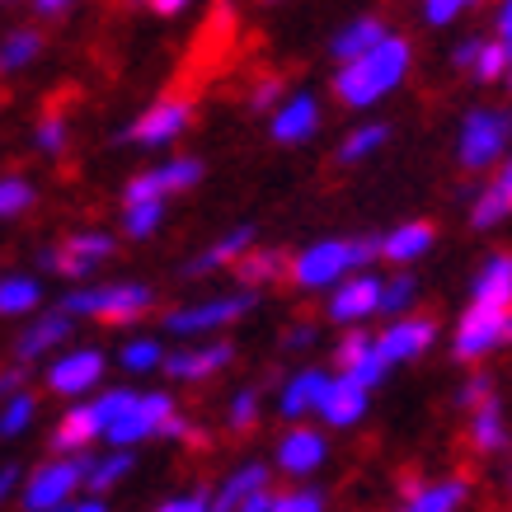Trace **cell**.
Listing matches in <instances>:
<instances>
[{
	"mask_svg": "<svg viewBox=\"0 0 512 512\" xmlns=\"http://www.w3.org/2000/svg\"><path fill=\"white\" fill-rule=\"evenodd\" d=\"M409 66H414V43L404 33H390L376 52L334 71V99L343 109H372L409 80Z\"/></svg>",
	"mask_w": 512,
	"mask_h": 512,
	"instance_id": "1",
	"label": "cell"
},
{
	"mask_svg": "<svg viewBox=\"0 0 512 512\" xmlns=\"http://www.w3.org/2000/svg\"><path fill=\"white\" fill-rule=\"evenodd\" d=\"M381 259V240L372 235H329V240H311L292 254V287L296 292H334L343 278L367 273V264Z\"/></svg>",
	"mask_w": 512,
	"mask_h": 512,
	"instance_id": "2",
	"label": "cell"
},
{
	"mask_svg": "<svg viewBox=\"0 0 512 512\" xmlns=\"http://www.w3.org/2000/svg\"><path fill=\"white\" fill-rule=\"evenodd\" d=\"M57 311L71 320H99V325H137L141 315L156 311V287L146 282H94V287H71L57 301Z\"/></svg>",
	"mask_w": 512,
	"mask_h": 512,
	"instance_id": "3",
	"label": "cell"
},
{
	"mask_svg": "<svg viewBox=\"0 0 512 512\" xmlns=\"http://www.w3.org/2000/svg\"><path fill=\"white\" fill-rule=\"evenodd\" d=\"M456 160L466 174H484L498 160H512V109H489V104L466 109L456 132Z\"/></svg>",
	"mask_w": 512,
	"mask_h": 512,
	"instance_id": "4",
	"label": "cell"
},
{
	"mask_svg": "<svg viewBox=\"0 0 512 512\" xmlns=\"http://www.w3.org/2000/svg\"><path fill=\"white\" fill-rule=\"evenodd\" d=\"M80 489H85V456H47L43 466L24 475L19 503L24 512H66L80 503Z\"/></svg>",
	"mask_w": 512,
	"mask_h": 512,
	"instance_id": "5",
	"label": "cell"
},
{
	"mask_svg": "<svg viewBox=\"0 0 512 512\" xmlns=\"http://www.w3.org/2000/svg\"><path fill=\"white\" fill-rule=\"evenodd\" d=\"M503 343H512V311L470 301L461 320H456V334H451V357L456 362H480Z\"/></svg>",
	"mask_w": 512,
	"mask_h": 512,
	"instance_id": "6",
	"label": "cell"
},
{
	"mask_svg": "<svg viewBox=\"0 0 512 512\" xmlns=\"http://www.w3.org/2000/svg\"><path fill=\"white\" fill-rule=\"evenodd\" d=\"M259 306V292H221V296H207V301H193V306H179V311L165 315V329L170 334H217V329L235 325L240 315H249Z\"/></svg>",
	"mask_w": 512,
	"mask_h": 512,
	"instance_id": "7",
	"label": "cell"
},
{
	"mask_svg": "<svg viewBox=\"0 0 512 512\" xmlns=\"http://www.w3.org/2000/svg\"><path fill=\"white\" fill-rule=\"evenodd\" d=\"M113 249H118V240L109 231H76L57 249H43V268H52L66 282H85L99 264H109Z\"/></svg>",
	"mask_w": 512,
	"mask_h": 512,
	"instance_id": "8",
	"label": "cell"
},
{
	"mask_svg": "<svg viewBox=\"0 0 512 512\" xmlns=\"http://www.w3.org/2000/svg\"><path fill=\"white\" fill-rule=\"evenodd\" d=\"M104 353L99 348H66V353L47 357L43 367V386L52 395H62V400H80V395H90V390L104 386Z\"/></svg>",
	"mask_w": 512,
	"mask_h": 512,
	"instance_id": "9",
	"label": "cell"
},
{
	"mask_svg": "<svg viewBox=\"0 0 512 512\" xmlns=\"http://www.w3.org/2000/svg\"><path fill=\"white\" fill-rule=\"evenodd\" d=\"M202 184V160L193 156H174L165 165H151L127 179L123 202H170L174 193H188V188Z\"/></svg>",
	"mask_w": 512,
	"mask_h": 512,
	"instance_id": "10",
	"label": "cell"
},
{
	"mask_svg": "<svg viewBox=\"0 0 512 512\" xmlns=\"http://www.w3.org/2000/svg\"><path fill=\"white\" fill-rule=\"evenodd\" d=\"M381 296H386V278L353 273V278H343L339 287L325 296V315L343 329H362L372 315H381Z\"/></svg>",
	"mask_w": 512,
	"mask_h": 512,
	"instance_id": "11",
	"label": "cell"
},
{
	"mask_svg": "<svg viewBox=\"0 0 512 512\" xmlns=\"http://www.w3.org/2000/svg\"><path fill=\"white\" fill-rule=\"evenodd\" d=\"M174 414H179V404H174L170 390H141L137 404H132V414L109 433V447L132 451V447H141V442H151V437H165Z\"/></svg>",
	"mask_w": 512,
	"mask_h": 512,
	"instance_id": "12",
	"label": "cell"
},
{
	"mask_svg": "<svg viewBox=\"0 0 512 512\" xmlns=\"http://www.w3.org/2000/svg\"><path fill=\"white\" fill-rule=\"evenodd\" d=\"M188 127H193V104H188L184 94H165L151 109L137 113V123L127 127V137L137 141V146H170V141L184 137Z\"/></svg>",
	"mask_w": 512,
	"mask_h": 512,
	"instance_id": "13",
	"label": "cell"
},
{
	"mask_svg": "<svg viewBox=\"0 0 512 512\" xmlns=\"http://www.w3.org/2000/svg\"><path fill=\"white\" fill-rule=\"evenodd\" d=\"M334 372L353 376V381H362L367 390H376L381 376L390 372V362L381 357L376 334H367V329H343V339L334 343Z\"/></svg>",
	"mask_w": 512,
	"mask_h": 512,
	"instance_id": "14",
	"label": "cell"
},
{
	"mask_svg": "<svg viewBox=\"0 0 512 512\" xmlns=\"http://www.w3.org/2000/svg\"><path fill=\"white\" fill-rule=\"evenodd\" d=\"M94 442H109V428L99 419L94 400L66 404L62 419L52 423V451H57V456H90Z\"/></svg>",
	"mask_w": 512,
	"mask_h": 512,
	"instance_id": "15",
	"label": "cell"
},
{
	"mask_svg": "<svg viewBox=\"0 0 512 512\" xmlns=\"http://www.w3.org/2000/svg\"><path fill=\"white\" fill-rule=\"evenodd\" d=\"M325 456H329V437L320 428H311V423H292L278 437V451H273L282 475H315L325 466Z\"/></svg>",
	"mask_w": 512,
	"mask_h": 512,
	"instance_id": "16",
	"label": "cell"
},
{
	"mask_svg": "<svg viewBox=\"0 0 512 512\" xmlns=\"http://www.w3.org/2000/svg\"><path fill=\"white\" fill-rule=\"evenodd\" d=\"M329 381H334V372H325V367H301V372H292L278 390V414L287 423H301V419H311V414H320V404H325V395H329Z\"/></svg>",
	"mask_w": 512,
	"mask_h": 512,
	"instance_id": "17",
	"label": "cell"
},
{
	"mask_svg": "<svg viewBox=\"0 0 512 512\" xmlns=\"http://www.w3.org/2000/svg\"><path fill=\"white\" fill-rule=\"evenodd\" d=\"M235 348L226 339H212V343H193V348H179V353L165 357V376L170 381H184V386H198L207 376H217L231 367Z\"/></svg>",
	"mask_w": 512,
	"mask_h": 512,
	"instance_id": "18",
	"label": "cell"
},
{
	"mask_svg": "<svg viewBox=\"0 0 512 512\" xmlns=\"http://www.w3.org/2000/svg\"><path fill=\"white\" fill-rule=\"evenodd\" d=\"M470 498L466 475H442V480H409L395 512H461Z\"/></svg>",
	"mask_w": 512,
	"mask_h": 512,
	"instance_id": "19",
	"label": "cell"
},
{
	"mask_svg": "<svg viewBox=\"0 0 512 512\" xmlns=\"http://www.w3.org/2000/svg\"><path fill=\"white\" fill-rule=\"evenodd\" d=\"M376 343H381V357H386L390 367L395 362H414V357H423L437 343V325L428 315H404V320H390L376 334Z\"/></svg>",
	"mask_w": 512,
	"mask_h": 512,
	"instance_id": "20",
	"label": "cell"
},
{
	"mask_svg": "<svg viewBox=\"0 0 512 512\" xmlns=\"http://www.w3.org/2000/svg\"><path fill=\"white\" fill-rule=\"evenodd\" d=\"M320 132V104H315V94H287L278 104V113H268V137L278 141V146H301V141H311Z\"/></svg>",
	"mask_w": 512,
	"mask_h": 512,
	"instance_id": "21",
	"label": "cell"
},
{
	"mask_svg": "<svg viewBox=\"0 0 512 512\" xmlns=\"http://www.w3.org/2000/svg\"><path fill=\"white\" fill-rule=\"evenodd\" d=\"M71 339V315L66 311H52V315H38L33 325H24L15 334V362L19 367H33L43 357H57V348Z\"/></svg>",
	"mask_w": 512,
	"mask_h": 512,
	"instance_id": "22",
	"label": "cell"
},
{
	"mask_svg": "<svg viewBox=\"0 0 512 512\" xmlns=\"http://www.w3.org/2000/svg\"><path fill=\"white\" fill-rule=\"evenodd\" d=\"M367 409H372V390L353 381V376H339L329 381V395L320 404V423L325 428H357V423L367 419Z\"/></svg>",
	"mask_w": 512,
	"mask_h": 512,
	"instance_id": "23",
	"label": "cell"
},
{
	"mask_svg": "<svg viewBox=\"0 0 512 512\" xmlns=\"http://www.w3.org/2000/svg\"><path fill=\"white\" fill-rule=\"evenodd\" d=\"M254 245H259V240H254V226H235V231H226L221 240H212L202 254L188 259L184 278H207V273H221V268H235Z\"/></svg>",
	"mask_w": 512,
	"mask_h": 512,
	"instance_id": "24",
	"label": "cell"
},
{
	"mask_svg": "<svg viewBox=\"0 0 512 512\" xmlns=\"http://www.w3.org/2000/svg\"><path fill=\"white\" fill-rule=\"evenodd\" d=\"M259 494H268V466L264 461H245V466H235L212 489V512H240L249 498H259Z\"/></svg>",
	"mask_w": 512,
	"mask_h": 512,
	"instance_id": "25",
	"label": "cell"
},
{
	"mask_svg": "<svg viewBox=\"0 0 512 512\" xmlns=\"http://www.w3.org/2000/svg\"><path fill=\"white\" fill-rule=\"evenodd\" d=\"M386 38H390V29L376 15H357V19H348L334 38H329V52H334V62L339 66H348V62H357V57L376 52Z\"/></svg>",
	"mask_w": 512,
	"mask_h": 512,
	"instance_id": "26",
	"label": "cell"
},
{
	"mask_svg": "<svg viewBox=\"0 0 512 512\" xmlns=\"http://www.w3.org/2000/svg\"><path fill=\"white\" fill-rule=\"evenodd\" d=\"M508 217H512V165H503V174H494L470 202V226L475 231H494Z\"/></svg>",
	"mask_w": 512,
	"mask_h": 512,
	"instance_id": "27",
	"label": "cell"
},
{
	"mask_svg": "<svg viewBox=\"0 0 512 512\" xmlns=\"http://www.w3.org/2000/svg\"><path fill=\"white\" fill-rule=\"evenodd\" d=\"M235 278H240L245 292H259L268 282L292 278V254H287V249H273V245H254L245 259L235 264Z\"/></svg>",
	"mask_w": 512,
	"mask_h": 512,
	"instance_id": "28",
	"label": "cell"
},
{
	"mask_svg": "<svg viewBox=\"0 0 512 512\" xmlns=\"http://www.w3.org/2000/svg\"><path fill=\"white\" fill-rule=\"evenodd\" d=\"M433 240H437L433 221H400L395 231L381 235V259H390V264H419L423 254L433 249Z\"/></svg>",
	"mask_w": 512,
	"mask_h": 512,
	"instance_id": "29",
	"label": "cell"
},
{
	"mask_svg": "<svg viewBox=\"0 0 512 512\" xmlns=\"http://www.w3.org/2000/svg\"><path fill=\"white\" fill-rule=\"evenodd\" d=\"M470 301L512 311V254H489V259H484L475 282H470Z\"/></svg>",
	"mask_w": 512,
	"mask_h": 512,
	"instance_id": "30",
	"label": "cell"
},
{
	"mask_svg": "<svg viewBox=\"0 0 512 512\" xmlns=\"http://www.w3.org/2000/svg\"><path fill=\"white\" fill-rule=\"evenodd\" d=\"M466 437L480 456H498V451L508 447V414H503V400H489V404H480V409H470Z\"/></svg>",
	"mask_w": 512,
	"mask_h": 512,
	"instance_id": "31",
	"label": "cell"
},
{
	"mask_svg": "<svg viewBox=\"0 0 512 512\" xmlns=\"http://www.w3.org/2000/svg\"><path fill=\"white\" fill-rule=\"evenodd\" d=\"M43 306V282L33 273H5L0 278V315L5 320H24Z\"/></svg>",
	"mask_w": 512,
	"mask_h": 512,
	"instance_id": "32",
	"label": "cell"
},
{
	"mask_svg": "<svg viewBox=\"0 0 512 512\" xmlns=\"http://www.w3.org/2000/svg\"><path fill=\"white\" fill-rule=\"evenodd\" d=\"M127 470H132V451L113 447V451H99V456H85V489L90 494H104V489H113V484L123 480Z\"/></svg>",
	"mask_w": 512,
	"mask_h": 512,
	"instance_id": "33",
	"label": "cell"
},
{
	"mask_svg": "<svg viewBox=\"0 0 512 512\" xmlns=\"http://www.w3.org/2000/svg\"><path fill=\"white\" fill-rule=\"evenodd\" d=\"M386 141H390V123H381V118L353 127V132L343 137V146H339V165H362V160H372Z\"/></svg>",
	"mask_w": 512,
	"mask_h": 512,
	"instance_id": "34",
	"label": "cell"
},
{
	"mask_svg": "<svg viewBox=\"0 0 512 512\" xmlns=\"http://www.w3.org/2000/svg\"><path fill=\"white\" fill-rule=\"evenodd\" d=\"M38 52H43V33L38 29H15L5 33V43H0V71H24V66L38 62Z\"/></svg>",
	"mask_w": 512,
	"mask_h": 512,
	"instance_id": "35",
	"label": "cell"
},
{
	"mask_svg": "<svg viewBox=\"0 0 512 512\" xmlns=\"http://www.w3.org/2000/svg\"><path fill=\"white\" fill-rule=\"evenodd\" d=\"M170 202H123V235L127 240H151L165 226Z\"/></svg>",
	"mask_w": 512,
	"mask_h": 512,
	"instance_id": "36",
	"label": "cell"
},
{
	"mask_svg": "<svg viewBox=\"0 0 512 512\" xmlns=\"http://www.w3.org/2000/svg\"><path fill=\"white\" fill-rule=\"evenodd\" d=\"M508 66H512V47L503 38H484L470 76L480 80V85H498V80H508Z\"/></svg>",
	"mask_w": 512,
	"mask_h": 512,
	"instance_id": "37",
	"label": "cell"
},
{
	"mask_svg": "<svg viewBox=\"0 0 512 512\" xmlns=\"http://www.w3.org/2000/svg\"><path fill=\"white\" fill-rule=\"evenodd\" d=\"M165 348H160V339H151V334H137V339H127L123 348H118V362H123L127 372H156V367H165Z\"/></svg>",
	"mask_w": 512,
	"mask_h": 512,
	"instance_id": "38",
	"label": "cell"
},
{
	"mask_svg": "<svg viewBox=\"0 0 512 512\" xmlns=\"http://www.w3.org/2000/svg\"><path fill=\"white\" fill-rule=\"evenodd\" d=\"M414 301H419V282H414V273H395V278H386V296H381V315H386V320H404V315L414 311Z\"/></svg>",
	"mask_w": 512,
	"mask_h": 512,
	"instance_id": "39",
	"label": "cell"
},
{
	"mask_svg": "<svg viewBox=\"0 0 512 512\" xmlns=\"http://www.w3.org/2000/svg\"><path fill=\"white\" fill-rule=\"evenodd\" d=\"M33 202H38V188H33L24 174H5V179H0V217L5 221L24 217Z\"/></svg>",
	"mask_w": 512,
	"mask_h": 512,
	"instance_id": "40",
	"label": "cell"
},
{
	"mask_svg": "<svg viewBox=\"0 0 512 512\" xmlns=\"http://www.w3.org/2000/svg\"><path fill=\"white\" fill-rule=\"evenodd\" d=\"M137 395H141V390H132V386H104L99 395H94V409H99V419H104V428H109V433L127 419V414H132Z\"/></svg>",
	"mask_w": 512,
	"mask_h": 512,
	"instance_id": "41",
	"label": "cell"
},
{
	"mask_svg": "<svg viewBox=\"0 0 512 512\" xmlns=\"http://www.w3.org/2000/svg\"><path fill=\"white\" fill-rule=\"evenodd\" d=\"M33 414H38V400H33L29 390H19V395H5V409H0V437L29 433Z\"/></svg>",
	"mask_w": 512,
	"mask_h": 512,
	"instance_id": "42",
	"label": "cell"
},
{
	"mask_svg": "<svg viewBox=\"0 0 512 512\" xmlns=\"http://www.w3.org/2000/svg\"><path fill=\"white\" fill-rule=\"evenodd\" d=\"M325 508H329L325 489H311V484H296V489L273 494V512H325Z\"/></svg>",
	"mask_w": 512,
	"mask_h": 512,
	"instance_id": "43",
	"label": "cell"
},
{
	"mask_svg": "<svg viewBox=\"0 0 512 512\" xmlns=\"http://www.w3.org/2000/svg\"><path fill=\"white\" fill-rule=\"evenodd\" d=\"M259 423V390H235L231 395V404H226V428L231 433H249Z\"/></svg>",
	"mask_w": 512,
	"mask_h": 512,
	"instance_id": "44",
	"label": "cell"
},
{
	"mask_svg": "<svg viewBox=\"0 0 512 512\" xmlns=\"http://www.w3.org/2000/svg\"><path fill=\"white\" fill-rule=\"evenodd\" d=\"M33 146H38L43 156H62V151H66V118H62V113H47V118H38V127H33Z\"/></svg>",
	"mask_w": 512,
	"mask_h": 512,
	"instance_id": "45",
	"label": "cell"
},
{
	"mask_svg": "<svg viewBox=\"0 0 512 512\" xmlns=\"http://www.w3.org/2000/svg\"><path fill=\"white\" fill-rule=\"evenodd\" d=\"M480 0H423V19L433 24V29H447V24H456L461 15H470Z\"/></svg>",
	"mask_w": 512,
	"mask_h": 512,
	"instance_id": "46",
	"label": "cell"
},
{
	"mask_svg": "<svg viewBox=\"0 0 512 512\" xmlns=\"http://www.w3.org/2000/svg\"><path fill=\"white\" fill-rule=\"evenodd\" d=\"M489 400H494V381L484 372L466 376V386L456 390V404H461V409H480V404H489Z\"/></svg>",
	"mask_w": 512,
	"mask_h": 512,
	"instance_id": "47",
	"label": "cell"
},
{
	"mask_svg": "<svg viewBox=\"0 0 512 512\" xmlns=\"http://www.w3.org/2000/svg\"><path fill=\"white\" fill-rule=\"evenodd\" d=\"M282 104V80L278 76H264L254 90H249V109H259V113H278Z\"/></svg>",
	"mask_w": 512,
	"mask_h": 512,
	"instance_id": "48",
	"label": "cell"
},
{
	"mask_svg": "<svg viewBox=\"0 0 512 512\" xmlns=\"http://www.w3.org/2000/svg\"><path fill=\"white\" fill-rule=\"evenodd\" d=\"M156 512H212V494L207 489H188V494L165 498Z\"/></svg>",
	"mask_w": 512,
	"mask_h": 512,
	"instance_id": "49",
	"label": "cell"
},
{
	"mask_svg": "<svg viewBox=\"0 0 512 512\" xmlns=\"http://www.w3.org/2000/svg\"><path fill=\"white\" fill-rule=\"evenodd\" d=\"M311 343H315V325H311V320H296V325L282 334V348H287V353H306Z\"/></svg>",
	"mask_w": 512,
	"mask_h": 512,
	"instance_id": "50",
	"label": "cell"
},
{
	"mask_svg": "<svg viewBox=\"0 0 512 512\" xmlns=\"http://www.w3.org/2000/svg\"><path fill=\"white\" fill-rule=\"evenodd\" d=\"M480 43H484V38H466V43H456V47H451V66H456V71H470V66H475V57H480Z\"/></svg>",
	"mask_w": 512,
	"mask_h": 512,
	"instance_id": "51",
	"label": "cell"
},
{
	"mask_svg": "<svg viewBox=\"0 0 512 512\" xmlns=\"http://www.w3.org/2000/svg\"><path fill=\"white\" fill-rule=\"evenodd\" d=\"M494 38H503V43L512 47V0H498V10H494Z\"/></svg>",
	"mask_w": 512,
	"mask_h": 512,
	"instance_id": "52",
	"label": "cell"
},
{
	"mask_svg": "<svg viewBox=\"0 0 512 512\" xmlns=\"http://www.w3.org/2000/svg\"><path fill=\"white\" fill-rule=\"evenodd\" d=\"M141 5H146L151 15H160V19H174V15H184L193 0H141Z\"/></svg>",
	"mask_w": 512,
	"mask_h": 512,
	"instance_id": "53",
	"label": "cell"
},
{
	"mask_svg": "<svg viewBox=\"0 0 512 512\" xmlns=\"http://www.w3.org/2000/svg\"><path fill=\"white\" fill-rule=\"evenodd\" d=\"M15 489H24V470H19V466H5V470H0V498H10Z\"/></svg>",
	"mask_w": 512,
	"mask_h": 512,
	"instance_id": "54",
	"label": "cell"
},
{
	"mask_svg": "<svg viewBox=\"0 0 512 512\" xmlns=\"http://www.w3.org/2000/svg\"><path fill=\"white\" fill-rule=\"evenodd\" d=\"M76 0H33V15L38 19H52V15H66Z\"/></svg>",
	"mask_w": 512,
	"mask_h": 512,
	"instance_id": "55",
	"label": "cell"
},
{
	"mask_svg": "<svg viewBox=\"0 0 512 512\" xmlns=\"http://www.w3.org/2000/svg\"><path fill=\"white\" fill-rule=\"evenodd\" d=\"M66 512H109V503H104L99 494H90V498H80V503H71Z\"/></svg>",
	"mask_w": 512,
	"mask_h": 512,
	"instance_id": "56",
	"label": "cell"
},
{
	"mask_svg": "<svg viewBox=\"0 0 512 512\" xmlns=\"http://www.w3.org/2000/svg\"><path fill=\"white\" fill-rule=\"evenodd\" d=\"M240 512H273V489H268V494H259V498H249Z\"/></svg>",
	"mask_w": 512,
	"mask_h": 512,
	"instance_id": "57",
	"label": "cell"
},
{
	"mask_svg": "<svg viewBox=\"0 0 512 512\" xmlns=\"http://www.w3.org/2000/svg\"><path fill=\"white\" fill-rule=\"evenodd\" d=\"M503 85H508V90H512V66H508V80H503Z\"/></svg>",
	"mask_w": 512,
	"mask_h": 512,
	"instance_id": "58",
	"label": "cell"
},
{
	"mask_svg": "<svg viewBox=\"0 0 512 512\" xmlns=\"http://www.w3.org/2000/svg\"><path fill=\"white\" fill-rule=\"evenodd\" d=\"M259 5H278V0H259Z\"/></svg>",
	"mask_w": 512,
	"mask_h": 512,
	"instance_id": "59",
	"label": "cell"
},
{
	"mask_svg": "<svg viewBox=\"0 0 512 512\" xmlns=\"http://www.w3.org/2000/svg\"><path fill=\"white\" fill-rule=\"evenodd\" d=\"M508 484H512V470H508Z\"/></svg>",
	"mask_w": 512,
	"mask_h": 512,
	"instance_id": "60",
	"label": "cell"
},
{
	"mask_svg": "<svg viewBox=\"0 0 512 512\" xmlns=\"http://www.w3.org/2000/svg\"><path fill=\"white\" fill-rule=\"evenodd\" d=\"M508 165H512V160H508Z\"/></svg>",
	"mask_w": 512,
	"mask_h": 512,
	"instance_id": "61",
	"label": "cell"
}]
</instances>
